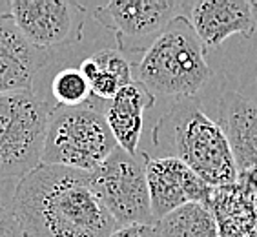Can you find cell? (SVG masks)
<instances>
[{"mask_svg":"<svg viewBox=\"0 0 257 237\" xmlns=\"http://www.w3.org/2000/svg\"><path fill=\"white\" fill-rule=\"evenodd\" d=\"M146 155V153H144ZM146 181L155 222L188 203L210 206L213 188L175 157H148Z\"/></svg>","mask_w":257,"mask_h":237,"instance_id":"9","label":"cell"},{"mask_svg":"<svg viewBox=\"0 0 257 237\" xmlns=\"http://www.w3.org/2000/svg\"><path fill=\"white\" fill-rule=\"evenodd\" d=\"M155 104L154 93H150L139 80H134L119 89L109 100L104 111L109 132L115 143L124 152L135 155L144 128V113Z\"/></svg>","mask_w":257,"mask_h":237,"instance_id":"13","label":"cell"},{"mask_svg":"<svg viewBox=\"0 0 257 237\" xmlns=\"http://www.w3.org/2000/svg\"><path fill=\"white\" fill-rule=\"evenodd\" d=\"M53 55L35 48L17 28L10 4H0V93L33 89Z\"/></svg>","mask_w":257,"mask_h":237,"instance_id":"11","label":"cell"},{"mask_svg":"<svg viewBox=\"0 0 257 237\" xmlns=\"http://www.w3.org/2000/svg\"><path fill=\"white\" fill-rule=\"evenodd\" d=\"M184 13V2L177 0H111L95 8L93 17L115 35L117 50L146 53L175 17Z\"/></svg>","mask_w":257,"mask_h":237,"instance_id":"7","label":"cell"},{"mask_svg":"<svg viewBox=\"0 0 257 237\" xmlns=\"http://www.w3.org/2000/svg\"><path fill=\"white\" fill-rule=\"evenodd\" d=\"M10 13L17 28L35 48L55 50L79 42L88 8L69 0H11Z\"/></svg>","mask_w":257,"mask_h":237,"instance_id":"8","label":"cell"},{"mask_svg":"<svg viewBox=\"0 0 257 237\" xmlns=\"http://www.w3.org/2000/svg\"><path fill=\"white\" fill-rule=\"evenodd\" d=\"M183 13L204 44L219 48L232 35L250 39L255 33V6L248 0H197L184 2Z\"/></svg>","mask_w":257,"mask_h":237,"instance_id":"10","label":"cell"},{"mask_svg":"<svg viewBox=\"0 0 257 237\" xmlns=\"http://www.w3.org/2000/svg\"><path fill=\"white\" fill-rule=\"evenodd\" d=\"M89 181L117 226L155 224L146 181V155H132L117 146L99 168L89 172Z\"/></svg>","mask_w":257,"mask_h":237,"instance_id":"6","label":"cell"},{"mask_svg":"<svg viewBox=\"0 0 257 237\" xmlns=\"http://www.w3.org/2000/svg\"><path fill=\"white\" fill-rule=\"evenodd\" d=\"M217 124L226 135L237 173L257 170V104L226 89L219 99Z\"/></svg>","mask_w":257,"mask_h":237,"instance_id":"12","label":"cell"},{"mask_svg":"<svg viewBox=\"0 0 257 237\" xmlns=\"http://www.w3.org/2000/svg\"><path fill=\"white\" fill-rule=\"evenodd\" d=\"M93 62L99 68H102L104 71H108L109 75H113L115 79L120 80V84L126 86L130 82H134V71H132V62L122 51L119 50H111V48H106V50H99L97 53L89 55Z\"/></svg>","mask_w":257,"mask_h":237,"instance_id":"17","label":"cell"},{"mask_svg":"<svg viewBox=\"0 0 257 237\" xmlns=\"http://www.w3.org/2000/svg\"><path fill=\"white\" fill-rule=\"evenodd\" d=\"M20 237H109L117 222L95 193L89 173L40 164L15 192Z\"/></svg>","mask_w":257,"mask_h":237,"instance_id":"1","label":"cell"},{"mask_svg":"<svg viewBox=\"0 0 257 237\" xmlns=\"http://www.w3.org/2000/svg\"><path fill=\"white\" fill-rule=\"evenodd\" d=\"M253 6H255V10H257V4H253Z\"/></svg>","mask_w":257,"mask_h":237,"instance_id":"19","label":"cell"},{"mask_svg":"<svg viewBox=\"0 0 257 237\" xmlns=\"http://www.w3.org/2000/svg\"><path fill=\"white\" fill-rule=\"evenodd\" d=\"M109 237H157L155 226L150 224H130V226H117Z\"/></svg>","mask_w":257,"mask_h":237,"instance_id":"18","label":"cell"},{"mask_svg":"<svg viewBox=\"0 0 257 237\" xmlns=\"http://www.w3.org/2000/svg\"><path fill=\"white\" fill-rule=\"evenodd\" d=\"M206 51L190 20L179 15L143 55L135 80L154 97L193 99L213 75Z\"/></svg>","mask_w":257,"mask_h":237,"instance_id":"3","label":"cell"},{"mask_svg":"<svg viewBox=\"0 0 257 237\" xmlns=\"http://www.w3.org/2000/svg\"><path fill=\"white\" fill-rule=\"evenodd\" d=\"M51 95L57 100V106L75 108L91 99V89L79 68H64L51 79Z\"/></svg>","mask_w":257,"mask_h":237,"instance_id":"15","label":"cell"},{"mask_svg":"<svg viewBox=\"0 0 257 237\" xmlns=\"http://www.w3.org/2000/svg\"><path fill=\"white\" fill-rule=\"evenodd\" d=\"M33 89L0 93V179H24L40 166L51 115Z\"/></svg>","mask_w":257,"mask_h":237,"instance_id":"5","label":"cell"},{"mask_svg":"<svg viewBox=\"0 0 257 237\" xmlns=\"http://www.w3.org/2000/svg\"><path fill=\"white\" fill-rule=\"evenodd\" d=\"M20 181L0 179V237H20L15 215V192Z\"/></svg>","mask_w":257,"mask_h":237,"instance_id":"16","label":"cell"},{"mask_svg":"<svg viewBox=\"0 0 257 237\" xmlns=\"http://www.w3.org/2000/svg\"><path fill=\"white\" fill-rule=\"evenodd\" d=\"M117 148L106 117L93 104L75 108L55 106L40 164L62 166L77 172H93Z\"/></svg>","mask_w":257,"mask_h":237,"instance_id":"4","label":"cell"},{"mask_svg":"<svg viewBox=\"0 0 257 237\" xmlns=\"http://www.w3.org/2000/svg\"><path fill=\"white\" fill-rule=\"evenodd\" d=\"M154 144L186 164L208 186L237 184V168L226 135L195 99L177 100L154 128Z\"/></svg>","mask_w":257,"mask_h":237,"instance_id":"2","label":"cell"},{"mask_svg":"<svg viewBox=\"0 0 257 237\" xmlns=\"http://www.w3.org/2000/svg\"><path fill=\"white\" fill-rule=\"evenodd\" d=\"M154 226L157 237H219L212 208L201 203L184 204L159 219Z\"/></svg>","mask_w":257,"mask_h":237,"instance_id":"14","label":"cell"}]
</instances>
